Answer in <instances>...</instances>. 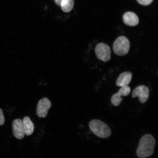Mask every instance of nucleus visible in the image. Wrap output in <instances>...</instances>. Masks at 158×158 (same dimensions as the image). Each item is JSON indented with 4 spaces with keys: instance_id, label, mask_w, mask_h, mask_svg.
I'll use <instances>...</instances> for the list:
<instances>
[{
    "instance_id": "13",
    "label": "nucleus",
    "mask_w": 158,
    "mask_h": 158,
    "mask_svg": "<svg viewBox=\"0 0 158 158\" xmlns=\"http://www.w3.org/2000/svg\"><path fill=\"white\" fill-rule=\"evenodd\" d=\"M138 3L143 6L149 5L152 2L153 0H137Z\"/></svg>"
},
{
    "instance_id": "11",
    "label": "nucleus",
    "mask_w": 158,
    "mask_h": 158,
    "mask_svg": "<svg viewBox=\"0 0 158 158\" xmlns=\"http://www.w3.org/2000/svg\"><path fill=\"white\" fill-rule=\"evenodd\" d=\"M23 122L25 135H31L34 131V124L28 116H26L23 118Z\"/></svg>"
},
{
    "instance_id": "1",
    "label": "nucleus",
    "mask_w": 158,
    "mask_h": 158,
    "mask_svg": "<svg viewBox=\"0 0 158 158\" xmlns=\"http://www.w3.org/2000/svg\"><path fill=\"white\" fill-rule=\"evenodd\" d=\"M156 140L150 134L144 135L140 139L136 151L139 158H146L153 155L155 150Z\"/></svg>"
},
{
    "instance_id": "15",
    "label": "nucleus",
    "mask_w": 158,
    "mask_h": 158,
    "mask_svg": "<svg viewBox=\"0 0 158 158\" xmlns=\"http://www.w3.org/2000/svg\"><path fill=\"white\" fill-rule=\"evenodd\" d=\"M55 3L56 4L59 6H61V3L62 2L63 0H55Z\"/></svg>"
},
{
    "instance_id": "16",
    "label": "nucleus",
    "mask_w": 158,
    "mask_h": 158,
    "mask_svg": "<svg viewBox=\"0 0 158 158\" xmlns=\"http://www.w3.org/2000/svg\"></svg>"
},
{
    "instance_id": "14",
    "label": "nucleus",
    "mask_w": 158,
    "mask_h": 158,
    "mask_svg": "<svg viewBox=\"0 0 158 158\" xmlns=\"http://www.w3.org/2000/svg\"><path fill=\"white\" fill-rule=\"evenodd\" d=\"M5 123V118L2 110L0 108V126L3 125Z\"/></svg>"
},
{
    "instance_id": "4",
    "label": "nucleus",
    "mask_w": 158,
    "mask_h": 158,
    "mask_svg": "<svg viewBox=\"0 0 158 158\" xmlns=\"http://www.w3.org/2000/svg\"><path fill=\"white\" fill-rule=\"evenodd\" d=\"M95 52L99 60L103 62H108L111 58V50L108 45L105 43H102L97 45Z\"/></svg>"
},
{
    "instance_id": "10",
    "label": "nucleus",
    "mask_w": 158,
    "mask_h": 158,
    "mask_svg": "<svg viewBox=\"0 0 158 158\" xmlns=\"http://www.w3.org/2000/svg\"><path fill=\"white\" fill-rule=\"evenodd\" d=\"M132 74L129 72L122 73L118 77L116 80V85L118 86H127L131 82Z\"/></svg>"
},
{
    "instance_id": "8",
    "label": "nucleus",
    "mask_w": 158,
    "mask_h": 158,
    "mask_svg": "<svg viewBox=\"0 0 158 158\" xmlns=\"http://www.w3.org/2000/svg\"><path fill=\"white\" fill-rule=\"evenodd\" d=\"M12 128L13 135L16 138L21 139L24 137L25 134L22 120L20 119L14 120Z\"/></svg>"
},
{
    "instance_id": "3",
    "label": "nucleus",
    "mask_w": 158,
    "mask_h": 158,
    "mask_svg": "<svg viewBox=\"0 0 158 158\" xmlns=\"http://www.w3.org/2000/svg\"><path fill=\"white\" fill-rule=\"evenodd\" d=\"M130 48L129 40L125 36L118 37L114 43V52L118 56H123L127 54Z\"/></svg>"
},
{
    "instance_id": "12",
    "label": "nucleus",
    "mask_w": 158,
    "mask_h": 158,
    "mask_svg": "<svg viewBox=\"0 0 158 158\" xmlns=\"http://www.w3.org/2000/svg\"><path fill=\"white\" fill-rule=\"evenodd\" d=\"M74 4V0H63L60 6L63 11L68 13L72 10Z\"/></svg>"
},
{
    "instance_id": "9",
    "label": "nucleus",
    "mask_w": 158,
    "mask_h": 158,
    "mask_svg": "<svg viewBox=\"0 0 158 158\" xmlns=\"http://www.w3.org/2000/svg\"><path fill=\"white\" fill-rule=\"evenodd\" d=\"M123 22L126 25L130 27L137 25L139 23V19L135 14L128 12L124 14L123 16Z\"/></svg>"
},
{
    "instance_id": "2",
    "label": "nucleus",
    "mask_w": 158,
    "mask_h": 158,
    "mask_svg": "<svg viewBox=\"0 0 158 158\" xmlns=\"http://www.w3.org/2000/svg\"><path fill=\"white\" fill-rule=\"evenodd\" d=\"M89 127L95 135L100 138L109 137L112 133L111 129L109 126L99 120H91L89 123Z\"/></svg>"
},
{
    "instance_id": "5",
    "label": "nucleus",
    "mask_w": 158,
    "mask_h": 158,
    "mask_svg": "<svg viewBox=\"0 0 158 158\" xmlns=\"http://www.w3.org/2000/svg\"><path fill=\"white\" fill-rule=\"evenodd\" d=\"M149 88L142 85L134 89L132 93V97L133 98H139V101L141 103H145L149 98Z\"/></svg>"
},
{
    "instance_id": "7",
    "label": "nucleus",
    "mask_w": 158,
    "mask_h": 158,
    "mask_svg": "<svg viewBox=\"0 0 158 158\" xmlns=\"http://www.w3.org/2000/svg\"><path fill=\"white\" fill-rule=\"evenodd\" d=\"M131 92V89L130 87L124 86L122 87L117 93L112 95L111 98L112 104L114 106H118L121 103L123 100L121 98L122 96H127Z\"/></svg>"
},
{
    "instance_id": "6",
    "label": "nucleus",
    "mask_w": 158,
    "mask_h": 158,
    "mask_svg": "<svg viewBox=\"0 0 158 158\" xmlns=\"http://www.w3.org/2000/svg\"><path fill=\"white\" fill-rule=\"evenodd\" d=\"M51 106V102L48 98H45L41 99L37 105V115L40 118H45Z\"/></svg>"
}]
</instances>
